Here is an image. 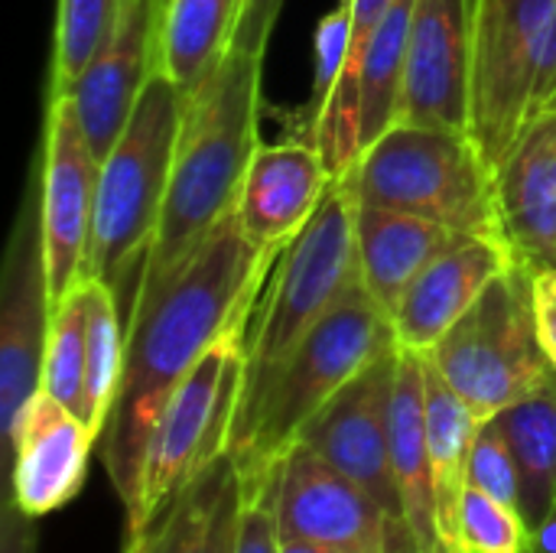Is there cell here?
Returning a JSON list of instances; mask_svg holds the SVG:
<instances>
[{
  "instance_id": "1",
  "label": "cell",
  "mask_w": 556,
  "mask_h": 553,
  "mask_svg": "<svg viewBox=\"0 0 556 553\" xmlns=\"http://www.w3.org/2000/svg\"><path fill=\"white\" fill-rule=\"evenodd\" d=\"M277 257L280 251L257 248L231 212L173 274L140 287L124 326L121 388L98 440L124 521L137 512L147 450L173 391L225 332L251 326Z\"/></svg>"
},
{
  "instance_id": "2",
  "label": "cell",
  "mask_w": 556,
  "mask_h": 553,
  "mask_svg": "<svg viewBox=\"0 0 556 553\" xmlns=\"http://www.w3.org/2000/svg\"><path fill=\"white\" fill-rule=\"evenodd\" d=\"M261 72L264 55L231 46L218 68L186 95L169 192L143 284L173 274L235 212L244 173L261 147Z\"/></svg>"
},
{
  "instance_id": "3",
  "label": "cell",
  "mask_w": 556,
  "mask_h": 553,
  "mask_svg": "<svg viewBox=\"0 0 556 553\" xmlns=\"http://www.w3.org/2000/svg\"><path fill=\"white\" fill-rule=\"evenodd\" d=\"M182 108L186 95L179 85L166 72H156L121 140L101 163L85 277L114 290L124 326L134 316L163 218Z\"/></svg>"
},
{
  "instance_id": "4",
  "label": "cell",
  "mask_w": 556,
  "mask_h": 553,
  "mask_svg": "<svg viewBox=\"0 0 556 553\" xmlns=\"http://www.w3.org/2000/svg\"><path fill=\"white\" fill-rule=\"evenodd\" d=\"M397 349L394 326L368 297L352 290L296 349L277 365L267 385L238 407L228 453L244 479L264 476L300 440L303 427L371 362Z\"/></svg>"
},
{
  "instance_id": "5",
  "label": "cell",
  "mask_w": 556,
  "mask_h": 553,
  "mask_svg": "<svg viewBox=\"0 0 556 553\" xmlns=\"http://www.w3.org/2000/svg\"><path fill=\"white\" fill-rule=\"evenodd\" d=\"M355 209L358 189L349 169L332 179L316 215L274 261L244 342L248 368L241 404L267 385L277 365L313 326H319L352 290L362 287Z\"/></svg>"
},
{
  "instance_id": "6",
  "label": "cell",
  "mask_w": 556,
  "mask_h": 553,
  "mask_svg": "<svg viewBox=\"0 0 556 553\" xmlns=\"http://www.w3.org/2000/svg\"><path fill=\"white\" fill-rule=\"evenodd\" d=\"M358 202L420 215L459 235H498L495 169L469 134L394 124L352 166Z\"/></svg>"
},
{
  "instance_id": "7",
  "label": "cell",
  "mask_w": 556,
  "mask_h": 553,
  "mask_svg": "<svg viewBox=\"0 0 556 553\" xmlns=\"http://www.w3.org/2000/svg\"><path fill=\"white\" fill-rule=\"evenodd\" d=\"M248 329L251 326L225 332L173 391L147 450L140 502L124 521L121 553L137 551L160 528L192 479L222 453H228L231 427L244 394Z\"/></svg>"
},
{
  "instance_id": "8",
  "label": "cell",
  "mask_w": 556,
  "mask_h": 553,
  "mask_svg": "<svg viewBox=\"0 0 556 553\" xmlns=\"http://www.w3.org/2000/svg\"><path fill=\"white\" fill-rule=\"evenodd\" d=\"M427 359L482 424L556 388L534 319V277L518 264L505 271Z\"/></svg>"
},
{
  "instance_id": "9",
  "label": "cell",
  "mask_w": 556,
  "mask_h": 553,
  "mask_svg": "<svg viewBox=\"0 0 556 553\" xmlns=\"http://www.w3.org/2000/svg\"><path fill=\"white\" fill-rule=\"evenodd\" d=\"M556 0H476L469 137L492 169L531 124L541 33Z\"/></svg>"
},
{
  "instance_id": "10",
  "label": "cell",
  "mask_w": 556,
  "mask_h": 553,
  "mask_svg": "<svg viewBox=\"0 0 556 553\" xmlns=\"http://www.w3.org/2000/svg\"><path fill=\"white\" fill-rule=\"evenodd\" d=\"M52 287L42 244L39 169L26 183L0 277V430L10 447L23 411L42 391V362L52 326Z\"/></svg>"
},
{
  "instance_id": "11",
  "label": "cell",
  "mask_w": 556,
  "mask_h": 553,
  "mask_svg": "<svg viewBox=\"0 0 556 553\" xmlns=\"http://www.w3.org/2000/svg\"><path fill=\"white\" fill-rule=\"evenodd\" d=\"M277 525L280 538L332 553H420L407 528L306 443H293L277 463Z\"/></svg>"
},
{
  "instance_id": "12",
  "label": "cell",
  "mask_w": 556,
  "mask_h": 553,
  "mask_svg": "<svg viewBox=\"0 0 556 553\" xmlns=\"http://www.w3.org/2000/svg\"><path fill=\"white\" fill-rule=\"evenodd\" d=\"M36 169L46 271L52 300L59 303L85 277L101 176V160L94 156L78 108L68 95H49L42 160Z\"/></svg>"
},
{
  "instance_id": "13",
  "label": "cell",
  "mask_w": 556,
  "mask_h": 553,
  "mask_svg": "<svg viewBox=\"0 0 556 553\" xmlns=\"http://www.w3.org/2000/svg\"><path fill=\"white\" fill-rule=\"evenodd\" d=\"M397 349L384 352L362 375H355L300 433L296 443L316 450L326 463L358 482L394 525L407 528L401 489L391 469V394H394ZM414 535V531H410Z\"/></svg>"
},
{
  "instance_id": "14",
  "label": "cell",
  "mask_w": 556,
  "mask_h": 553,
  "mask_svg": "<svg viewBox=\"0 0 556 553\" xmlns=\"http://www.w3.org/2000/svg\"><path fill=\"white\" fill-rule=\"evenodd\" d=\"M476 0H417L397 124L469 134Z\"/></svg>"
},
{
  "instance_id": "15",
  "label": "cell",
  "mask_w": 556,
  "mask_h": 553,
  "mask_svg": "<svg viewBox=\"0 0 556 553\" xmlns=\"http://www.w3.org/2000/svg\"><path fill=\"white\" fill-rule=\"evenodd\" d=\"M160 0H121L111 36L65 91L101 163L121 140L143 88L160 72Z\"/></svg>"
},
{
  "instance_id": "16",
  "label": "cell",
  "mask_w": 556,
  "mask_h": 553,
  "mask_svg": "<svg viewBox=\"0 0 556 553\" xmlns=\"http://www.w3.org/2000/svg\"><path fill=\"white\" fill-rule=\"evenodd\" d=\"M515 267L511 248L498 235H469L440 254L404 293L391 326L401 349L430 355L440 339L479 303V297Z\"/></svg>"
},
{
  "instance_id": "17",
  "label": "cell",
  "mask_w": 556,
  "mask_h": 553,
  "mask_svg": "<svg viewBox=\"0 0 556 553\" xmlns=\"http://www.w3.org/2000/svg\"><path fill=\"white\" fill-rule=\"evenodd\" d=\"M332 179L313 137L261 143L244 173L235 215L257 248L283 251L316 215Z\"/></svg>"
},
{
  "instance_id": "18",
  "label": "cell",
  "mask_w": 556,
  "mask_h": 553,
  "mask_svg": "<svg viewBox=\"0 0 556 553\" xmlns=\"http://www.w3.org/2000/svg\"><path fill=\"white\" fill-rule=\"evenodd\" d=\"M502 238L531 277L556 267V108L534 117L495 169Z\"/></svg>"
},
{
  "instance_id": "19",
  "label": "cell",
  "mask_w": 556,
  "mask_h": 553,
  "mask_svg": "<svg viewBox=\"0 0 556 553\" xmlns=\"http://www.w3.org/2000/svg\"><path fill=\"white\" fill-rule=\"evenodd\" d=\"M98 440L78 414L59 404L52 394L39 391L20 417L10 440L13 482L10 499L29 515L42 518L68 505L88 473V460Z\"/></svg>"
},
{
  "instance_id": "20",
  "label": "cell",
  "mask_w": 556,
  "mask_h": 553,
  "mask_svg": "<svg viewBox=\"0 0 556 553\" xmlns=\"http://www.w3.org/2000/svg\"><path fill=\"white\" fill-rule=\"evenodd\" d=\"M463 238L440 222L381 209L358 202L355 209V244H358V271L368 297L391 319L407 287L450 248Z\"/></svg>"
},
{
  "instance_id": "21",
  "label": "cell",
  "mask_w": 556,
  "mask_h": 553,
  "mask_svg": "<svg viewBox=\"0 0 556 553\" xmlns=\"http://www.w3.org/2000/svg\"><path fill=\"white\" fill-rule=\"evenodd\" d=\"M391 469L401 489L407 525L427 553H446L440 518H437V489L430 463V433H427V372L424 355L397 345V372L391 394Z\"/></svg>"
},
{
  "instance_id": "22",
  "label": "cell",
  "mask_w": 556,
  "mask_h": 553,
  "mask_svg": "<svg viewBox=\"0 0 556 553\" xmlns=\"http://www.w3.org/2000/svg\"><path fill=\"white\" fill-rule=\"evenodd\" d=\"M241 508L244 476L235 456L222 453L134 553H235Z\"/></svg>"
},
{
  "instance_id": "23",
  "label": "cell",
  "mask_w": 556,
  "mask_h": 553,
  "mask_svg": "<svg viewBox=\"0 0 556 553\" xmlns=\"http://www.w3.org/2000/svg\"><path fill=\"white\" fill-rule=\"evenodd\" d=\"M427 372V433H430V463L437 489V518L446 553H469L459 538V505L469 489V456L482 430V420L469 404L453 391L440 368L424 355Z\"/></svg>"
},
{
  "instance_id": "24",
  "label": "cell",
  "mask_w": 556,
  "mask_h": 553,
  "mask_svg": "<svg viewBox=\"0 0 556 553\" xmlns=\"http://www.w3.org/2000/svg\"><path fill=\"white\" fill-rule=\"evenodd\" d=\"M248 0H166L160 23V72L192 95L231 52Z\"/></svg>"
},
{
  "instance_id": "25",
  "label": "cell",
  "mask_w": 556,
  "mask_h": 553,
  "mask_svg": "<svg viewBox=\"0 0 556 553\" xmlns=\"http://www.w3.org/2000/svg\"><path fill=\"white\" fill-rule=\"evenodd\" d=\"M492 420L518 466V512L538 535L556 515V388L511 404Z\"/></svg>"
},
{
  "instance_id": "26",
  "label": "cell",
  "mask_w": 556,
  "mask_h": 553,
  "mask_svg": "<svg viewBox=\"0 0 556 553\" xmlns=\"http://www.w3.org/2000/svg\"><path fill=\"white\" fill-rule=\"evenodd\" d=\"M417 0H394L391 10L375 26L365 59H362V101H358V134L362 153L401 121L404 75H407V39Z\"/></svg>"
},
{
  "instance_id": "27",
  "label": "cell",
  "mask_w": 556,
  "mask_h": 553,
  "mask_svg": "<svg viewBox=\"0 0 556 553\" xmlns=\"http://www.w3.org/2000/svg\"><path fill=\"white\" fill-rule=\"evenodd\" d=\"M352 3V49H349V62L329 95V101L323 104L316 124L309 127L316 147L326 156L329 173L339 179L345 176L358 160H362V134H358V101H362V59L368 49V39L375 33V26L381 23V16L391 10L394 0H349Z\"/></svg>"
},
{
  "instance_id": "28",
  "label": "cell",
  "mask_w": 556,
  "mask_h": 553,
  "mask_svg": "<svg viewBox=\"0 0 556 553\" xmlns=\"http://www.w3.org/2000/svg\"><path fill=\"white\" fill-rule=\"evenodd\" d=\"M85 306H88V359H85V398L81 420L94 440H101L111 417L121 368H124V319L114 300V290L94 277H81Z\"/></svg>"
},
{
  "instance_id": "29",
  "label": "cell",
  "mask_w": 556,
  "mask_h": 553,
  "mask_svg": "<svg viewBox=\"0 0 556 553\" xmlns=\"http://www.w3.org/2000/svg\"><path fill=\"white\" fill-rule=\"evenodd\" d=\"M85 359H88V306L78 280L72 293L62 297L52 310L46 362H42V391L78 417L85 398Z\"/></svg>"
},
{
  "instance_id": "30",
  "label": "cell",
  "mask_w": 556,
  "mask_h": 553,
  "mask_svg": "<svg viewBox=\"0 0 556 553\" xmlns=\"http://www.w3.org/2000/svg\"><path fill=\"white\" fill-rule=\"evenodd\" d=\"M121 0H59L49 95H65L111 36Z\"/></svg>"
},
{
  "instance_id": "31",
  "label": "cell",
  "mask_w": 556,
  "mask_h": 553,
  "mask_svg": "<svg viewBox=\"0 0 556 553\" xmlns=\"http://www.w3.org/2000/svg\"><path fill=\"white\" fill-rule=\"evenodd\" d=\"M459 538L469 553H528L534 544L521 512L469 486L459 505Z\"/></svg>"
},
{
  "instance_id": "32",
  "label": "cell",
  "mask_w": 556,
  "mask_h": 553,
  "mask_svg": "<svg viewBox=\"0 0 556 553\" xmlns=\"http://www.w3.org/2000/svg\"><path fill=\"white\" fill-rule=\"evenodd\" d=\"M469 486L518 508V466L495 420H485L469 456Z\"/></svg>"
},
{
  "instance_id": "33",
  "label": "cell",
  "mask_w": 556,
  "mask_h": 553,
  "mask_svg": "<svg viewBox=\"0 0 556 553\" xmlns=\"http://www.w3.org/2000/svg\"><path fill=\"white\" fill-rule=\"evenodd\" d=\"M235 553H280L277 525V466L257 479H244V508Z\"/></svg>"
},
{
  "instance_id": "34",
  "label": "cell",
  "mask_w": 556,
  "mask_h": 553,
  "mask_svg": "<svg viewBox=\"0 0 556 553\" xmlns=\"http://www.w3.org/2000/svg\"><path fill=\"white\" fill-rule=\"evenodd\" d=\"M313 49H316V81H313V124H316L323 104L329 101L349 62V49H352V3L349 0H342L319 20Z\"/></svg>"
},
{
  "instance_id": "35",
  "label": "cell",
  "mask_w": 556,
  "mask_h": 553,
  "mask_svg": "<svg viewBox=\"0 0 556 553\" xmlns=\"http://www.w3.org/2000/svg\"><path fill=\"white\" fill-rule=\"evenodd\" d=\"M556 104V7L538 42L534 85H531V121L547 114Z\"/></svg>"
},
{
  "instance_id": "36",
  "label": "cell",
  "mask_w": 556,
  "mask_h": 553,
  "mask_svg": "<svg viewBox=\"0 0 556 553\" xmlns=\"http://www.w3.org/2000/svg\"><path fill=\"white\" fill-rule=\"evenodd\" d=\"M287 0H248L244 3V16H241V26L235 33V49H244V52H254V55H264L267 52V42H270V33L277 26V16L283 10Z\"/></svg>"
},
{
  "instance_id": "37",
  "label": "cell",
  "mask_w": 556,
  "mask_h": 553,
  "mask_svg": "<svg viewBox=\"0 0 556 553\" xmlns=\"http://www.w3.org/2000/svg\"><path fill=\"white\" fill-rule=\"evenodd\" d=\"M534 319L541 345L556 368V267L534 274Z\"/></svg>"
},
{
  "instance_id": "38",
  "label": "cell",
  "mask_w": 556,
  "mask_h": 553,
  "mask_svg": "<svg viewBox=\"0 0 556 553\" xmlns=\"http://www.w3.org/2000/svg\"><path fill=\"white\" fill-rule=\"evenodd\" d=\"M36 518H29L13 499H7L0 515V553H36Z\"/></svg>"
},
{
  "instance_id": "39",
  "label": "cell",
  "mask_w": 556,
  "mask_h": 553,
  "mask_svg": "<svg viewBox=\"0 0 556 553\" xmlns=\"http://www.w3.org/2000/svg\"><path fill=\"white\" fill-rule=\"evenodd\" d=\"M280 553H332L319 544H309V541H296V538H280Z\"/></svg>"
},
{
  "instance_id": "40",
  "label": "cell",
  "mask_w": 556,
  "mask_h": 553,
  "mask_svg": "<svg viewBox=\"0 0 556 553\" xmlns=\"http://www.w3.org/2000/svg\"><path fill=\"white\" fill-rule=\"evenodd\" d=\"M160 3H163V7H166V0H160Z\"/></svg>"
},
{
  "instance_id": "41",
  "label": "cell",
  "mask_w": 556,
  "mask_h": 553,
  "mask_svg": "<svg viewBox=\"0 0 556 553\" xmlns=\"http://www.w3.org/2000/svg\"><path fill=\"white\" fill-rule=\"evenodd\" d=\"M528 553H541V551H528Z\"/></svg>"
},
{
  "instance_id": "42",
  "label": "cell",
  "mask_w": 556,
  "mask_h": 553,
  "mask_svg": "<svg viewBox=\"0 0 556 553\" xmlns=\"http://www.w3.org/2000/svg\"><path fill=\"white\" fill-rule=\"evenodd\" d=\"M420 553H427V551H420Z\"/></svg>"
},
{
  "instance_id": "43",
  "label": "cell",
  "mask_w": 556,
  "mask_h": 553,
  "mask_svg": "<svg viewBox=\"0 0 556 553\" xmlns=\"http://www.w3.org/2000/svg\"><path fill=\"white\" fill-rule=\"evenodd\" d=\"M554 108H556V104H554Z\"/></svg>"
}]
</instances>
